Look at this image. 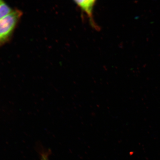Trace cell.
I'll list each match as a JSON object with an SVG mask.
<instances>
[{"instance_id":"cell-1","label":"cell","mask_w":160,"mask_h":160,"mask_svg":"<svg viewBox=\"0 0 160 160\" xmlns=\"http://www.w3.org/2000/svg\"><path fill=\"white\" fill-rule=\"evenodd\" d=\"M22 15V12L15 9L9 14L0 19V47L11 40Z\"/></svg>"},{"instance_id":"cell-2","label":"cell","mask_w":160,"mask_h":160,"mask_svg":"<svg viewBox=\"0 0 160 160\" xmlns=\"http://www.w3.org/2000/svg\"><path fill=\"white\" fill-rule=\"evenodd\" d=\"M75 3L83 12L87 13L91 21L92 25L95 27V24L92 19L93 8L95 5V1H76Z\"/></svg>"},{"instance_id":"cell-3","label":"cell","mask_w":160,"mask_h":160,"mask_svg":"<svg viewBox=\"0 0 160 160\" xmlns=\"http://www.w3.org/2000/svg\"><path fill=\"white\" fill-rule=\"evenodd\" d=\"M13 10L5 1L0 0V19L9 14Z\"/></svg>"},{"instance_id":"cell-4","label":"cell","mask_w":160,"mask_h":160,"mask_svg":"<svg viewBox=\"0 0 160 160\" xmlns=\"http://www.w3.org/2000/svg\"><path fill=\"white\" fill-rule=\"evenodd\" d=\"M41 160H49L48 153L47 152H42L41 154Z\"/></svg>"}]
</instances>
